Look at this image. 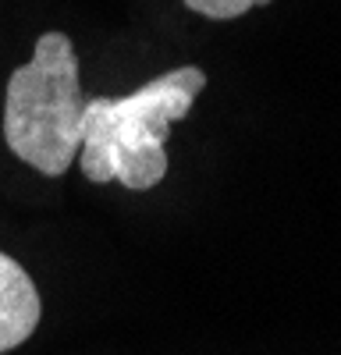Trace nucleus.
I'll list each match as a JSON object with an SVG mask.
<instances>
[{
    "label": "nucleus",
    "mask_w": 341,
    "mask_h": 355,
    "mask_svg": "<svg viewBox=\"0 0 341 355\" xmlns=\"http://www.w3.org/2000/svg\"><path fill=\"white\" fill-rule=\"evenodd\" d=\"M207 89V71L185 64L128 96L85 100L78 125V167L96 185L121 182L132 192H146L164 182V142L182 117H189L195 96Z\"/></svg>",
    "instance_id": "nucleus-1"
},
{
    "label": "nucleus",
    "mask_w": 341,
    "mask_h": 355,
    "mask_svg": "<svg viewBox=\"0 0 341 355\" xmlns=\"http://www.w3.org/2000/svg\"><path fill=\"white\" fill-rule=\"evenodd\" d=\"M270 0H185V8L203 15V18H213V21H231V18H242L245 11L252 8H263Z\"/></svg>",
    "instance_id": "nucleus-4"
},
{
    "label": "nucleus",
    "mask_w": 341,
    "mask_h": 355,
    "mask_svg": "<svg viewBox=\"0 0 341 355\" xmlns=\"http://www.w3.org/2000/svg\"><path fill=\"white\" fill-rule=\"evenodd\" d=\"M78 53L64 33H43L33 61L8 78L4 142L11 153L46 178H61L78 157L82 125Z\"/></svg>",
    "instance_id": "nucleus-2"
},
{
    "label": "nucleus",
    "mask_w": 341,
    "mask_h": 355,
    "mask_svg": "<svg viewBox=\"0 0 341 355\" xmlns=\"http://www.w3.org/2000/svg\"><path fill=\"white\" fill-rule=\"evenodd\" d=\"M40 316L43 302L33 277L25 274L18 259L0 252V355L33 338V331L40 327Z\"/></svg>",
    "instance_id": "nucleus-3"
}]
</instances>
